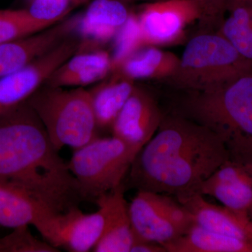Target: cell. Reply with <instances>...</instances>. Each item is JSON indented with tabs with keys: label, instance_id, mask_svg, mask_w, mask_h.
I'll use <instances>...</instances> for the list:
<instances>
[{
	"label": "cell",
	"instance_id": "cell-1",
	"mask_svg": "<svg viewBox=\"0 0 252 252\" xmlns=\"http://www.w3.org/2000/svg\"><path fill=\"white\" fill-rule=\"evenodd\" d=\"M228 158L210 129L176 113L163 114L155 135L135 156L124 185L181 202L198 193L200 185Z\"/></svg>",
	"mask_w": 252,
	"mask_h": 252
},
{
	"label": "cell",
	"instance_id": "cell-21",
	"mask_svg": "<svg viewBox=\"0 0 252 252\" xmlns=\"http://www.w3.org/2000/svg\"><path fill=\"white\" fill-rule=\"evenodd\" d=\"M167 252H252V243L194 223L186 234L163 245Z\"/></svg>",
	"mask_w": 252,
	"mask_h": 252
},
{
	"label": "cell",
	"instance_id": "cell-29",
	"mask_svg": "<svg viewBox=\"0 0 252 252\" xmlns=\"http://www.w3.org/2000/svg\"><path fill=\"white\" fill-rule=\"evenodd\" d=\"M121 1L127 4V3L135 2V1H148V2H150V1H158V0H121Z\"/></svg>",
	"mask_w": 252,
	"mask_h": 252
},
{
	"label": "cell",
	"instance_id": "cell-18",
	"mask_svg": "<svg viewBox=\"0 0 252 252\" xmlns=\"http://www.w3.org/2000/svg\"><path fill=\"white\" fill-rule=\"evenodd\" d=\"M55 212L19 185L0 180V225L14 229L35 226Z\"/></svg>",
	"mask_w": 252,
	"mask_h": 252
},
{
	"label": "cell",
	"instance_id": "cell-9",
	"mask_svg": "<svg viewBox=\"0 0 252 252\" xmlns=\"http://www.w3.org/2000/svg\"><path fill=\"white\" fill-rule=\"evenodd\" d=\"M106 217L98 206L94 213L86 214L78 206L62 213H52L35 225L46 242L59 250L71 252L93 251L103 235Z\"/></svg>",
	"mask_w": 252,
	"mask_h": 252
},
{
	"label": "cell",
	"instance_id": "cell-10",
	"mask_svg": "<svg viewBox=\"0 0 252 252\" xmlns=\"http://www.w3.org/2000/svg\"><path fill=\"white\" fill-rule=\"evenodd\" d=\"M137 19L144 46L169 45L183 39L199 14L192 0H158L146 3Z\"/></svg>",
	"mask_w": 252,
	"mask_h": 252
},
{
	"label": "cell",
	"instance_id": "cell-11",
	"mask_svg": "<svg viewBox=\"0 0 252 252\" xmlns=\"http://www.w3.org/2000/svg\"><path fill=\"white\" fill-rule=\"evenodd\" d=\"M162 117L163 114L153 94L135 85L113 124L112 135L137 154L155 135Z\"/></svg>",
	"mask_w": 252,
	"mask_h": 252
},
{
	"label": "cell",
	"instance_id": "cell-27",
	"mask_svg": "<svg viewBox=\"0 0 252 252\" xmlns=\"http://www.w3.org/2000/svg\"><path fill=\"white\" fill-rule=\"evenodd\" d=\"M198 11V32H217L225 18L228 0H192Z\"/></svg>",
	"mask_w": 252,
	"mask_h": 252
},
{
	"label": "cell",
	"instance_id": "cell-30",
	"mask_svg": "<svg viewBox=\"0 0 252 252\" xmlns=\"http://www.w3.org/2000/svg\"><path fill=\"white\" fill-rule=\"evenodd\" d=\"M248 217L249 220H250V223H251L252 227V207H250V210H249Z\"/></svg>",
	"mask_w": 252,
	"mask_h": 252
},
{
	"label": "cell",
	"instance_id": "cell-26",
	"mask_svg": "<svg viewBox=\"0 0 252 252\" xmlns=\"http://www.w3.org/2000/svg\"><path fill=\"white\" fill-rule=\"evenodd\" d=\"M12 233L0 238L1 252H59L47 242H43L32 234L28 226L13 229Z\"/></svg>",
	"mask_w": 252,
	"mask_h": 252
},
{
	"label": "cell",
	"instance_id": "cell-5",
	"mask_svg": "<svg viewBox=\"0 0 252 252\" xmlns=\"http://www.w3.org/2000/svg\"><path fill=\"white\" fill-rule=\"evenodd\" d=\"M60 151L79 148L98 135L91 94L83 88L67 90L43 85L28 99Z\"/></svg>",
	"mask_w": 252,
	"mask_h": 252
},
{
	"label": "cell",
	"instance_id": "cell-16",
	"mask_svg": "<svg viewBox=\"0 0 252 252\" xmlns=\"http://www.w3.org/2000/svg\"><path fill=\"white\" fill-rule=\"evenodd\" d=\"M112 60L99 49L78 51L51 74L46 85L52 87H77L95 84L112 72Z\"/></svg>",
	"mask_w": 252,
	"mask_h": 252
},
{
	"label": "cell",
	"instance_id": "cell-7",
	"mask_svg": "<svg viewBox=\"0 0 252 252\" xmlns=\"http://www.w3.org/2000/svg\"><path fill=\"white\" fill-rule=\"evenodd\" d=\"M135 240L165 245L186 234L195 223L185 205L167 194L137 190L128 203Z\"/></svg>",
	"mask_w": 252,
	"mask_h": 252
},
{
	"label": "cell",
	"instance_id": "cell-23",
	"mask_svg": "<svg viewBox=\"0 0 252 252\" xmlns=\"http://www.w3.org/2000/svg\"><path fill=\"white\" fill-rule=\"evenodd\" d=\"M54 25L35 19L27 9H0V44L35 34Z\"/></svg>",
	"mask_w": 252,
	"mask_h": 252
},
{
	"label": "cell",
	"instance_id": "cell-14",
	"mask_svg": "<svg viewBox=\"0 0 252 252\" xmlns=\"http://www.w3.org/2000/svg\"><path fill=\"white\" fill-rule=\"evenodd\" d=\"M131 13L121 0H94L85 13L76 18L81 39L78 51L98 49L112 40Z\"/></svg>",
	"mask_w": 252,
	"mask_h": 252
},
{
	"label": "cell",
	"instance_id": "cell-31",
	"mask_svg": "<svg viewBox=\"0 0 252 252\" xmlns=\"http://www.w3.org/2000/svg\"><path fill=\"white\" fill-rule=\"evenodd\" d=\"M245 1H249L252 3V0H245Z\"/></svg>",
	"mask_w": 252,
	"mask_h": 252
},
{
	"label": "cell",
	"instance_id": "cell-20",
	"mask_svg": "<svg viewBox=\"0 0 252 252\" xmlns=\"http://www.w3.org/2000/svg\"><path fill=\"white\" fill-rule=\"evenodd\" d=\"M179 62L180 58L173 53L162 51L156 46H145L124 60L114 70L119 71L133 81L166 80L175 72Z\"/></svg>",
	"mask_w": 252,
	"mask_h": 252
},
{
	"label": "cell",
	"instance_id": "cell-25",
	"mask_svg": "<svg viewBox=\"0 0 252 252\" xmlns=\"http://www.w3.org/2000/svg\"><path fill=\"white\" fill-rule=\"evenodd\" d=\"M88 1L89 0H33L27 10L35 19L56 24L72 10Z\"/></svg>",
	"mask_w": 252,
	"mask_h": 252
},
{
	"label": "cell",
	"instance_id": "cell-24",
	"mask_svg": "<svg viewBox=\"0 0 252 252\" xmlns=\"http://www.w3.org/2000/svg\"><path fill=\"white\" fill-rule=\"evenodd\" d=\"M113 40L114 49L111 55L112 71L130 55L145 46L137 15L130 14V17L117 32Z\"/></svg>",
	"mask_w": 252,
	"mask_h": 252
},
{
	"label": "cell",
	"instance_id": "cell-13",
	"mask_svg": "<svg viewBox=\"0 0 252 252\" xmlns=\"http://www.w3.org/2000/svg\"><path fill=\"white\" fill-rule=\"evenodd\" d=\"M76 27V18L56 23L31 35L0 44V78L20 70L62 42Z\"/></svg>",
	"mask_w": 252,
	"mask_h": 252
},
{
	"label": "cell",
	"instance_id": "cell-12",
	"mask_svg": "<svg viewBox=\"0 0 252 252\" xmlns=\"http://www.w3.org/2000/svg\"><path fill=\"white\" fill-rule=\"evenodd\" d=\"M198 193L213 197L223 206L249 217L252 205V161L227 159L200 185Z\"/></svg>",
	"mask_w": 252,
	"mask_h": 252
},
{
	"label": "cell",
	"instance_id": "cell-32",
	"mask_svg": "<svg viewBox=\"0 0 252 252\" xmlns=\"http://www.w3.org/2000/svg\"><path fill=\"white\" fill-rule=\"evenodd\" d=\"M0 252H1V247H0Z\"/></svg>",
	"mask_w": 252,
	"mask_h": 252
},
{
	"label": "cell",
	"instance_id": "cell-2",
	"mask_svg": "<svg viewBox=\"0 0 252 252\" xmlns=\"http://www.w3.org/2000/svg\"><path fill=\"white\" fill-rule=\"evenodd\" d=\"M0 180L26 189L56 213L84 200L67 162L28 101L0 114Z\"/></svg>",
	"mask_w": 252,
	"mask_h": 252
},
{
	"label": "cell",
	"instance_id": "cell-8",
	"mask_svg": "<svg viewBox=\"0 0 252 252\" xmlns=\"http://www.w3.org/2000/svg\"><path fill=\"white\" fill-rule=\"evenodd\" d=\"M79 44V39L68 36L26 67L0 78V114L27 102L60 65L77 52Z\"/></svg>",
	"mask_w": 252,
	"mask_h": 252
},
{
	"label": "cell",
	"instance_id": "cell-17",
	"mask_svg": "<svg viewBox=\"0 0 252 252\" xmlns=\"http://www.w3.org/2000/svg\"><path fill=\"white\" fill-rule=\"evenodd\" d=\"M193 217L195 223L205 229L252 243V227L249 217L225 206L214 205L195 193L180 202Z\"/></svg>",
	"mask_w": 252,
	"mask_h": 252
},
{
	"label": "cell",
	"instance_id": "cell-28",
	"mask_svg": "<svg viewBox=\"0 0 252 252\" xmlns=\"http://www.w3.org/2000/svg\"><path fill=\"white\" fill-rule=\"evenodd\" d=\"M130 252H167L165 247L153 242L135 240Z\"/></svg>",
	"mask_w": 252,
	"mask_h": 252
},
{
	"label": "cell",
	"instance_id": "cell-6",
	"mask_svg": "<svg viewBox=\"0 0 252 252\" xmlns=\"http://www.w3.org/2000/svg\"><path fill=\"white\" fill-rule=\"evenodd\" d=\"M137 153L114 136L97 137L74 149L67 162L84 200H96L124 183Z\"/></svg>",
	"mask_w": 252,
	"mask_h": 252
},
{
	"label": "cell",
	"instance_id": "cell-15",
	"mask_svg": "<svg viewBox=\"0 0 252 252\" xmlns=\"http://www.w3.org/2000/svg\"><path fill=\"white\" fill-rule=\"evenodd\" d=\"M124 184L100 195L94 201L103 208L106 217L103 235L93 251L95 252H130L135 242L129 217Z\"/></svg>",
	"mask_w": 252,
	"mask_h": 252
},
{
	"label": "cell",
	"instance_id": "cell-4",
	"mask_svg": "<svg viewBox=\"0 0 252 252\" xmlns=\"http://www.w3.org/2000/svg\"><path fill=\"white\" fill-rule=\"evenodd\" d=\"M252 70V62L217 32H197L187 42L175 72L166 80L185 91H207Z\"/></svg>",
	"mask_w": 252,
	"mask_h": 252
},
{
	"label": "cell",
	"instance_id": "cell-22",
	"mask_svg": "<svg viewBox=\"0 0 252 252\" xmlns=\"http://www.w3.org/2000/svg\"><path fill=\"white\" fill-rule=\"evenodd\" d=\"M228 18L217 32L224 36L245 59L252 62V3L245 0H228Z\"/></svg>",
	"mask_w": 252,
	"mask_h": 252
},
{
	"label": "cell",
	"instance_id": "cell-19",
	"mask_svg": "<svg viewBox=\"0 0 252 252\" xmlns=\"http://www.w3.org/2000/svg\"><path fill=\"white\" fill-rule=\"evenodd\" d=\"M135 86V81L114 70L89 90L99 131H111Z\"/></svg>",
	"mask_w": 252,
	"mask_h": 252
},
{
	"label": "cell",
	"instance_id": "cell-3",
	"mask_svg": "<svg viewBox=\"0 0 252 252\" xmlns=\"http://www.w3.org/2000/svg\"><path fill=\"white\" fill-rule=\"evenodd\" d=\"M174 113L210 129L228 158L252 161V70L207 91H187Z\"/></svg>",
	"mask_w": 252,
	"mask_h": 252
}]
</instances>
